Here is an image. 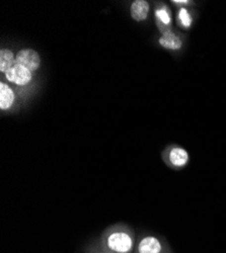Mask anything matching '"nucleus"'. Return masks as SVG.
I'll use <instances>...</instances> for the list:
<instances>
[{
	"label": "nucleus",
	"mask_w": 226,
	"mask_h": 253,
	"mask_svg": "<svg viewBox=\"0 0 226 253\" xmlns=\"http://www.w3.org/2000/svg\"><path fill=\"white\" fill-rule=\"evenodd\" d=\"M106 245L111 253H131L134 241L128 232L117 230L109 234L106 239Z\"/></svg>",
	"instance_id": "obj_1"
},
{
	"label": "nucleus",
	"mask_w": 226,
	"mask_h": 253,
	"mask_svg": "<svg viewBox=\"0 0 226 253\" xmlns=\"http://www.w3.org/2000/svg\"><path fill=\"white\" fill-rule=\"evenodd\" d=\"M15 64L22 65L30 71H36L41 65V57L33 49L20 50L15 56Z\"/></svg>",
	"instance_id": "obj_2"
},
{
	"label": "nucleus",
	"mask_w": 226,
	"mask_h": 253,
	"mask_svg": "<svg viewBox=\"0 0 226 253\" xmlns=\"http://www.w3.org/2000/svg\"><path fill=\"white\" fill-rule=\"evenodd\" d=\"M5 78L18 86H25L32 81L33 76L32 71L22 65L15 64L5 72Z\"/></svg>",
	"instance_id": "obj_3"
},
{
	"label": "nucleus",
	"mask_w": 226,
	"mask_h": 253,
	"mask_svg": "<svg viewBox=\"0 0 226 253\" xmlns=\"http://www.w3.org/2000/svg\"><path fill=\"white\" fill-rule=\"evenodd\" d=\"M162 246L160 241L153 236L142 238L137 246L138 253H160Z\"/></svg>",
	"instance_id": "obj_4"
},
{
	"label": "nucleus",
	"mask_w": 226,
	"mask_h": 253,
	"mask_svg": "<svg viewBox=\"0 0 226 253\" xmlns=\"http://www.w3.org/2000/svg\"><path fill=\"white\" fill-rule=\"evenodd\" d=\"M15 94L6 83H0V109L1 111L9 110L14 103Z\"/></svg>",
	"instance_id": "obj_5"
},
{
	"label": "nucleus",
	"mask_w": 226,
	"mask_h": 253,
	"mask_svg": "<svg viewBox=\"0 0 226 253\" xmlns=\"http://www.w3.org/2000/svg\"><path fill=\"white\" fill-rule=\"evenodd\" d=\"M159 44L163 48L174 51L180 50L182 45L181 39L171 31H166L163 33L162 37L159 39Z\"/></svg>",
	"instance_id": "obj_6"
},
{
	"label": "nucleus",
	"mask_w": 226,
	"mask_h": 253,
	"mask_svg": "<svg viewBox=\"0 0 226 253\" xmlns=\"http://www.w3.org/2000/svg\"><path fill=\"white\" fill-rule=\"evenodd\" d=\"M149 12V4L145 0H136L131 5V15L136 22L146 19Z\"/></svg>",
	"instance_id": "obj_7"
},
{
	"label": "nucleus",
	"mask_w": 226,
	"mask_h": 253,
	"mask_svg": "<svg viewBox=\"0 0 226 253\" xmlns=\"http://www.w3.org/2000/svg\"><path fill=\"white\" fill-rule=\"evenodd\" d=\"M169 158L173 165L181 167L187 164L189 160V154L184 149L180 148V147H176V148H173L171 150Z\"/></svg>",
	"instance_id": "obj_8"
},
{
	"label": "nucleus",
	"mask_w": 226,
	"mask_h": 253,
	"mask_svg": "<svg viewBox=\"0 0 226 253\" xmlns=\"http://www.w3.org/2000/svg\"><path fill=\"white\" fill-rule=\"evenodd\" d=\"M14 65L15 57L13 53L8 49H2L0 51V71L5 73Z\"/></svg>",
	"instance_id": "obj_9"
},
{
	"label": "nucleus",
	"mask_w": 226,
	"mask_h": 253,
	"mask_svg": "<svg viewBox=\"0 0 226 253\" xmlns=\"http://www.w3.org/2000/svg\"><path fill=\"white\" fill-rule=\"evenodd\" d=\"M155 16H156L158 22L164 27H169L172 23V17H171L170 10L166 6L157 8L155 10Z\"/></svg>",
	"instance_id": "obj_10"
},
{
	"label": "nucleus",
	"mask_w": 226,
	"mask_h": 253,
	"mask_svg": "<svg viewBox=\"0 0 226 253\" xmlns=\"http://www.w3.org/2000/svg\"><path fill=\"white\" fill-rule=\"evenodd\" d=\"M179 20L183 28H190L192 25V16L186 8H181L179 11Z\"/></svg>",
	"instance_id": "obj_11"
},
{
	"label": "nucleus",
	"mask_w": 226,
	"mask_h": 253,
	"mask_svg": "<svg viewBox=\"0 0 226 253\" xmlns=\"http://www.w3.org/2000/svg\"><path fill=\"white\" fill-rule=\"evenodd\" d=\"M173 2L176 4H187L188 3L187 0H174Z\"/></svg>",
	"instance_id": "obj_12"
},
{
	"label": "nucleus",
	"mask_w": 226,
	"mask_h": 253,
	"mask_svg": "<svg viewBox=\"0 0 226 253\" xmlns=\"http://www.w3.org/2000/svg\"><path fill=\"white\" fill-rule=\"evenodd\" d=\"M95 253H109V252H104V251H99V252H95Z\"/></svg>",
	"instance_id": "obj_13"
}]
</instances>
